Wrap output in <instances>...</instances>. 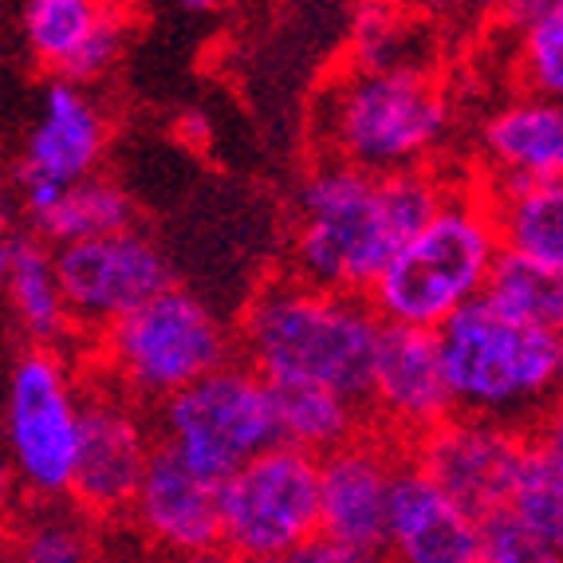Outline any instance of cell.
I'll use <instances>...</instances> for the list:
<instances>
[{"instance_id":"cell-1","label":"cell","mask_w":563,"mask_h":563,"mask_svg":"<svg viewBox=\"0 0 563 563\" xmlns=\"http://www.w3.org/2000/svg\"><path fill=\"white\" fill-rule=\"evenodd\" d=\"M457 174L445 166L366 174L347 162L316 158L291 206L288 273L366 296L406 241L442 209Z\"/></svg>"},{"instance_id":"cell-2","label":"cell","mask_w":563,"mask_h":563,"mask_svg":"<svg viewBox=\"0 0 563 563\" xmlns=\"http://www.w3.org/2000/svg\"><path fill=\"white\" fill-rule=\"evenodd\" d=\"M383 331L366 296L320 288L284 268L249 296L236 347L268 383H323L366 406Z\"/></svg>"},{"instance_id":"cell-3","label":"cell","mask_w":563,"mask_h":563,"mask_svg":"<svg viewBox=\"0 0 563 563\" xmlns=\"http://www.w3.org/2000/svg\"><path fill=\"white\" fill-rule=\"evenodd\" d=\"M453 131V95L433 67L343 64L316 95V158L347 162L366 174L438 166Z\"/></svg>"},{"instance_id":"cell-4","label":"cell","mask_w":563,"mask_h":563,"mask_svg":"<svg viewBox=\"0 0 563 563\" xmlns=\"http://www.w3.org/2000/svg\"><path fill=\"white\" fill-rule=\"evenodd\" d=\"M500 256L505 241L493 201L477 174L461 166L442 209L386 264L366 300L390 328L442 331L457 311L485 300Z\"/></svg>"},{"instance_id":"cell-5","label":"cell","mask_w":563,"mask_h":563,"mask_svg":"<svg viewBox=\"0 0 563 563\" xmlns=\"http://www.w3.org/2000/svg\"><path fill=\"white\" fill-rule=\"evenodd\" d=\"M445 375L457 413L512 426L532 438L563 398V339L477 300L442 331Z\"/></svg>"},{"instance_id":"cell-6","label":"cell","mask_w":563,"mask_h":563,"mask_svg":"<svg viewBox=\"0 0 563 563\" xmlns=\"http://www.w3.org/2000/svg\"><path fill=\"white\" fill-rule=\"evenodd\" d=\"M241 358L236 331L186 288H166L87 343V371L146 410Z\"/></svg>"},{"instance_id":"cell-7","label":"cell","mask_w":563,"mask_h":563,"mask_svg":"<svg viewBox=\"0 0 563 563\" xmlns=\"http://www.w3.org/2000/svg\"><path fill=\"white\" fill-rule=\"evenodd\" d=\"M151 413L162 450L217 485H225L256 453L280 442L273 386L244 358L186 386Z\"/></svg>"},{"instance_id":"cell-8","label":"cell","mask_w":563,"mask_h":563,"mask_svg":"<svg viewBox=\"0 0 563 563\" xmlns=\"http://www.w3.org/2000/svg\"><path fill=\"white\" fill-rule=\"evenodd\" d=\"M9 461L20 500H67L84 442V378L56 347H24L4 406Z\"/></svg>"},{"instance_id":"cell-9","label":"cell","mask_w":563,"mask_h":563,"mask_svg":"<svg viewBox=\"0 0 563 563\" xmlns=\"http://www.w3.org/2000/svg\"><path fill=\"white\" fill-rule=\"evenodd\" d=\"M323 536L320 457L276 442L221 485V548L244 563L308 552Z\"/></svg>"},{"instance_id":"cell-10","label":"cell","mask_w":563,"mask_h":563,"mask_svg":"<svg viewBox=\"0 0 563 563\" xmlns=\"http://www.w3.org/2000/svg\"><path fill=\"white\" fill-rule=\"evenodd\" d=\"M158 453L154 413L107 378L84 375V442L71 481V505L95 525H119L131 517L142 477Z\"/></svg>"},{"instance_id":"cell-11","label":"cell","mask_w":563,"mask_h":563,"mask_svg":"<svg viewBox=\"0 0 563 563\" xmlns=\"http://www.w3.org/2000/svg\"><path fill=\"white\" fill-rule=\"evenodd\" d=\"M71 323L84 343H95L107 328L174 288V273L158 244L139 229L79 241L56 249Z\"/></svg>"},{"instance_id":"cell-12","label":"cell","mask_w":563,"mask_h":563,"mask_svg":"<svg viewBox=\"0 0 563 563\" xmlns=\"http://www.w3.org/2000/svg\"><path fill=\"white\" fill-rule=\"evenodd\" d=\"M528 453H532L528 433L473 413H453L450 422L413 445L410 461L457 505L470 508L473 517L493 520L508 512Z\"/></svg>"},{"instance_id":"cell-13","label":"cell","mask_w":563,"mask_h":563,"mask_svg":"<svg viewBox=\"0 0 563 563\" xmlns=\"http://www.w3.org/2000/svg\"><path fill=\"white\" fill-rule=\"evenodd\" d=\"M410 450L366 422L339 450L320 457L323 540L347 548H386L390 505Z\"/></svg>"},{"instance_id":"cell-14","label":"cell","mask_w":563,"mask_h":563,"mask_svg":"<svg viewBox=\"0 0 563 563\" xmlns=\"http://www.w3.org/2000/svg\"><path fill=\"white\" fill-rule=\"evenodd\" d=\"M453 413H457V406H453L438 331L386 323L375 375H371V395H366L371 426H378L390 438H398L406 450H413L426 433L450 422Z\"/></svg>"},{"instance_id":"cell-15","label":"cell","mask_w":563,"mask_h":563,"mask_svg":"<svg viewBox=\"0 0 563 563\" xmlns=\"http://www.w3.org/2000/svg\"><path fill=\"white\" fill-rule=\"evenodd\" d=\"M126 525L142 536V544L158 560L217 552L221 548V485L201 477L198 470H189L186 461L158 445Z\"/></svg>"},{"instance_id":"cell-16","label":"cell","mask_w":563,"mask_h":563,"mask_svg":"<svg viewBox=\"0 0 563 563\" xmlns=\"http://www.w3.org/2000/svg\"><path fill=\"white\" fill-rule=\"evenodd\" d=\"M473 174L485 189L544 186L563 178V103L512 91L477 122Z\"/></svg>"},{"instance_id":"cell-17","label":"cell","mask_w":563,"mask_h":563,"mask_svg":"<svg viewBox=\"0 0 563 563\" xmlns=\"http://www.w3.org/2000/svg\"><path fill=\"white\" fill-rule=\"evenodd\" d=\"M390 563H481L485 520L438 488L413 461H406L386 528Z\"/></svg>"},{"instance_id":"cell-18","label":"cell","mask_w":563,"mask_h":563,"mask_svg":"<svg viewBox=\"0 0 563 563\" xmlns=\"http://www.w3.org/2000/svg\"><path fill=\"white\" fill-rule=\"evenodd\" d=\"M107 154V119L84 95V87L52 79L44 91L36 126L24 142L16 186H76L99 174Z\"/></svg>"},{"instance_id":"cell-19","label":"cell","mask_w":563,"mask_h":563,"mask_svg":"<svg viewBox=\"0 0 563 563\" xmlns=\"http://www.w3.org/2000/svg\"><path fill=\"white\" fill-rule=\"evenodd\" d=\"M4 288H9L12 320L29 347L67 351L76 343V323L67 308L64 284H59L56 244H47L36 229H12L4 236Z\"/></svg>"},{"instance_id":"cell-20","label":"cell","mask_w":563,"mask_h":563,"mask_svg":"<svg viewBox=\"0 0 563 563\" xmlns=\"http://www.w3.org/2000/svg\"><path fill=\"white\" fill-rule=\"evenodd\" d=\"M122 16H131V0H29L20 24L32 59L64 79L67 67Z\"/></svg>"},{"instance_id":"cell-21","label":"cell","mask_w":563,"mask_h":563,"mask_svg":"<svg viewBox=\"0 0 563 563\" xmlns=\"http://www.w3.org/2000/svg\"><path fill=\"white\" fill-rule=\"evenodd\" d=\"M268 386H273L280 442L316 453V457H323V453L351 442V438L371 422L363 402L339 395V390H331V386H323V383H300V378H291V383H268Z\"/></svg>"},{"instance_id":"cell-22","label":"cell","mask_w":563,"mask_h":563,"mask_svg":"<svg viewBox=\"0 0 563 563\" xmlns=\"http://www.w3.org/2000/svg\"><path fill=\"white\" fill-rule=\"evenodd\" d=\"M497 213L505 253L563 273V178L544 186L485 189Z\"/></svg>"},{"instance_id":"cell-23","label":"cell","mask_w":563,"mask_h":563,"mask_svg":"<svg viewBox=\"0 0 563 563\" xmlns=\"http://www.w3.org/2000/svg\"><path fill=\"white\" fill-rule=\"evenodd\" d=\"M9 563H103L95 520L71 500H20L9 536Z\"/></svg>"},{"instance_id":"cell-24","label":"cell","mask_w":563,"mask_h":563,"mask_svg":"<svg viewBox=\"0 0 563 563\" xmlns=\"http://www.w3.org/2000/svg\"><path fill=\"white\" fill-rule=\"evenodd\" d=\"M40 236L47 244H79V241H99V236H111L122 233V229H134V206H131V194L119 186L114 178H103V174H95V178H84L76 186H67L59 194V201L40 217L36 225Z\"/></svg>"},{"instance_id":"cell-25","label":"cell","mask_w":563,"mask_h":563,"mask_svg":"<svg viewBox=\"0 0 563 563\" xmlns=\"http://www.w3.org/2000/svg\"><path fill=\"white\" fill-rule=\"evenodd\" d=\"M485 300L497 303L505 316L528 323V328L563 339V273H555V268L505 253L493 280H488Z\"/></svg>"},{"instance_id":"cell-26","label":"cell","mask_w":563,"mask_h":563,"mask_svg":"<svg viewBox=\"0 0 563 563\" xmlns=\"http://www.w3.org/2000/svg\"><path fill=\"white\" fill-rule=\"evenodd\" d=\"M418 12L402 9L395 0H363L351 24V59L347 64L358 67H433L426 59H418L413 36L418 29Z\"/></svg>"},{"instance_id":"cell-27","label":"cell","mask_w":563,"mask_h":563,"mask_svg":"<svg viewBox=\"0 0 563 563\" xmlns=\"http://www.w3.org/2000/svg\"><path fill=\"white\" fill-rule=\"evenodd\" d=\"M508 517L532 536H540L544 544H552L555 552H563V470L536 450V442L517 477V488H512Z\"/></svg>"},{"instance_id":"cell-28","label":"cell","mask_w":563,"mask_h":563,"mask_svg":"<svg viewBox=\"0 0 563 563\" xmlns=\"http://www.w3.org/2000/svg\"><path fill=\"white\" fill-rule=\"evenodd\" d=\"M508 76L517 91L563 103V16L508 36Z\"/></svg>"},{"instance_id":"cell-29","label":"cell","mask_w":563,"mask_h":563,"mask_svg":"<svg viewBox=\"0 0 563 563\" xmlns=\"http://www.w3.org/2000/svg\"><path fill=\"white\" fill-rule=\"evenodd\" d=\"M481 563H563V552H555L540 536L520 528L508 512H500V517L485 520V552H481Z\"/></svg>"},{"instance_id":"cell-30","label":"cell","mask_w":563,"mask_h":563,"mask_svg":"<svg viewBox=\"0 0 563 563\" xmlns=\"http://www.w3.org/2000/svg\"><path fill=\"white\" fill-rule=\"evenodd\" d=\"M563 16V0H508L505 12H500L493 24H497L505 36H520V32L544 24V20Z\"/></svg>"},{"instance_id":"cell-31","label":"cell","mask_w":563,"mask_h":563,"mask_svg":"<svg viewBox=\"0 0 563 563\" xmlns=\"http://www.w3.org/2000/svg\"><path fill=\"white\" fill-rule=\"evenodd\" d=\"M303 563H390V555L383 548H347L335 540H316L308 552H300Z\"/></svg>"},{"instance_id":"cell-32","label":"cell","mask_w":563,"mask_h":563,"mask_svg":"<svg viewBox=\"0 0 563 563\" xmlns=\"http://www.w3.org/2000/svg\"><path fill=\"white\" fill-rule=\"evenodd\" d=\"M532 442H536V450L544 453V457H552L555 465L563 470V398L552 406V410H548L544 422L536 426Z\"/></svg>"},{"instance_id":"cell-33","label":"cell","mask_w":563,"mask_h":563,"mask_svg":"<svg viewBox=\"0 0 563 563\" xmlns=\"http://www.w3.org/2000/svg\"><path fill=\"white\" fill-rule=\"evenodd\" d=\"M505 4L508 0H453V9L477 20H497L500 12H505Z\"/></svg>"},{"instance_id":"cell-34","label":"cell","mask_w":563,"mask_h":563,"mask_svg":"<svg viewBox=\"0 0 563 563\" xmlns=\"http://www.w3.org/2000/svg\"><path fill=\"white\" fill-rule=\"evenodd\" d=\"M158 563H244L241 555L217 548V552H201V555H178V560H158Z\"/></svg>"},{"instance_id":"cell-35","label":"cell","mask_w":563,"mask_h":563,"mask_svg":"<svg viewBox=\"0 0 563 563\" xmlns=\"http://www.w3.org/2000/svg\"><path fill=\"white\" fill-rule=\"evenodd\" d=\"M181 9H189V12H209V9H217L221 0H178Z\"/></svg>"},{"instance_id":"cell-36","label":"cell","mask_w":563,"mask_h":563,"mask_svg":"<svg viewBox=\"0 0 563 563\" xmlns=\"http://www.w3.org/2000/svg\"><path fill=\"white\" fill-rule=\"evenodd\" d=\"M273 563H303L300 555H291V560H273Z\"/></svg>"},{"instance_id":"cell-37","label":"cell","mask_w":563,"mask_h":563,"mask_svg":"<svg viewBox=\"0 0 563 563\" xmlns=\"http://www.w3.org/2000/svg\"><path fill=\"white\" fill-rule=\"evenodd\" d=\"M395 4H402V9H410V0H395Z\"/></svg>"}]
</instances>
